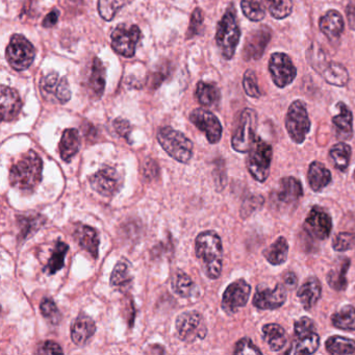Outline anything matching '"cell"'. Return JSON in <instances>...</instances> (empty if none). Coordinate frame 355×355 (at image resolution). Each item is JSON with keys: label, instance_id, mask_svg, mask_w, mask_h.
I'll use <instances>...</instances> for the list:
<instances>
[{"label": "cell", "instance_id": "obj_33", "mask_svg": "<svg viewBox=\"0 0 355 355\" xmlns=\"http://www.w3.org/2000/svg\"><path fill=\"white\" fill-rule=\"evenodd\" d=\"M331 323L338 329L355 331V307L345 305L331 315Z\"/></svg>", "mask_w": 355, "mask_h": 355}, {"label": "cell", "instance_id": "obj_32", "mask_svg": "<svg viewBox=\"0 0 355 355\" xmlns=\"http://www.w3.org/2000/svg\"><path fill=\"white\" fill-rule=\"evenodd\" d=\"M130 268V263L126 261H119L114 268L111 275V286L116 290L125 292L132 286V276Z\"/></svg>", "mask_w": 355, "mask_h": 355}, {"label": "cell", "instance_id": "obj_27", "mask_svg": "<svg viewBox=\"0 0 355 355\" xmlns=\"http://www.w3.org/2000/svg\"><path fill=\"white\" fill-rule=\"evenodd\" d=\"M263 338L270 350L278 352L286 346L288 334L279 324L270 323L263 326Z\"/></svg>", "mask_w": 355, "mask_h": 355}, {"label": "cell", "instance_id": "obj_40", "mask_svg": "<svg viewBox=\"0 0 355 355\" xmlns=\"http://www.w3.org/2000/svg\"><path fill=\"white\" fill-rule=\"evenodd\" d=\"M172 288L178 296L188 298L194 292L195 284L188 274L180 271L174 275L173 280H172Z\"/></svg>", "mask_w": 355, "mask_h": 355}, {"label": "cell", "instance_id": "obj_14", "mask_svg": "<svg viewBox=\"0 0 355 355\" xmlns=\"http://www.w3.org/2000/svg\"><path fill=\"white\" fill-rule=\"evenodd\" d=\"M251 286L244 279L236 280L226 288L222 298V309L228 315L236 313L248 302Z\"/></svg>", "mask_w": 355, "mask_h": 355}, {"label": "cell", "instance_id": "obj_42", "mask_svg": "<svg viewBox=\"0 0 355 355\" xmlns=\"http://www.w3.org/2000/svg\"><path fill=\"white\" fill-rule=\"evenodd\" d=\"M272 17L275 19H284L292 14V0H263Z\"/></svg>", "mask_w": 355, "mask_h": 355}, {"label": "cell", "instance_id": "obj_26", "mask_svg": "<svg viewBox=\"0 0 355 355\" xmlns=\"http://www.w3.org/2000/svg\"><path fill=\"white\" fill-rule=\"evenodd\" d=\"M80 147V132L74 128H69L64 132L60 142L59 149L63 161L71 162V159L78 155Z\"/></svg>", "mask_w": 355, "mask_h": 355}, {"label": "cell", "instance_id": "obj_11", "mask_svg": "<svg viewBox=\"0 0 355 355\" xmlns=\"http://www.w3.org/2000/svg\"><path fill=\"white\" fill-rule=\"evenodd\" d=\"M269 71L272 80L278 88H286L292 84L297 76L296 67L288 55L275 53L270 57Z\"/></svg>", "mask_w": 355, "mask_h": 355}, {"label": "cell", "instance_id": "obj_9", "mask_svg": "<svg viewBox=\"0 0 355 355\" xmlns=\"http://www.w3.org/2000/svg\"><path fill=\"white\" fill-rule=\"evenodd\" d=\"M178 336L184 342L202 340L207 334V325L202 315L198 311H186L180 313L175 322Z\"/></svg>", "mask_w": 355, "mask_h": 355}, {"label": "cell", "instance_id": "obj_7", "mask_svg": "<svg viewBox=\"0 0 355 355\" xmlns=\"http://www.w3.org/2000/svg\"><path fill=\"white\" fill-rule=\"evenodd\" d=\"M257 126V113L253 110L245 109L239 118L238 125L232 139V146L240 153H246L250 150L255 138Z\"/></svg>", "mask_w": 355, "mask_h": 355}, {"label": "cell", "instance_id": "obj_43", "mask_svg": "<svg viewBox=\"0 0 355 355\" xmlns=\"http://www.w3.org/2000/svg\"><path fill=\"white\" fill-rule=\"evenodd\" d=\"M124 5L125 0H98L99 15L107 21H111Z\"/></svg>", "mask_w": 355, "mask_h": 355}, {"label": "cell", "instance_id": "obj_45", "mask_svg": "<svg viewBox=\"0 0 355 355\" xmlns=\"http://www.w3.org/2000/svg\"><path fill=\"white\" fill-rule=\"evenodd\" d=\"M243 88L248 96L252 98H259L261 93L259 91V84H257V76L252 70H247L243 78Z\"/></svg>", "mask_w": 355, "mask_h": 355}, {"label": "cell", "instance_id": "obj_17", "mask_svg": "<svg viewBox=\"0 0 355 355\" xmlns=\"http://www.w3.org/2000/svg\"><path fill=\"white\" fill-rule=\"evenodd\" d=\"M271 31L267 26H263V28L251 33L247 38L244 51H243L245 61H250V60L257 61L261 59L265 53L268 43L271 40Z\"/></svg>", "mask_w": 355, "mask_h": 355}, {"label": "cell", "instance_id": "obj_30", "mask_svg": "<svg viewBox=\"0 0 355 355\" xmlns=\"http://www.w3.org/2000/svg\"><path fill=\"white\" fill-rule=\"evenodd\" d=\"M321 74L325 82L331 86L345 87L349 82L348 70L336 62L329 61Z\"/></svg>", "mask_w": 355, "mask_h": 355}, {"label": "cell", "instance_id": "obj_36", "mask_svg": "<svg viewBox=\"0 0 355 355\" xmlns=\"http://www.w3.org/2000/svg\"><path fill=\"white\" fill-rule=\"evenodd\" d=\"M196 98L200 105L211 107L220 99V91L215 85L200 82L197 85Z\"/></svg>", "mask_w": 355, "mask_h": 355}, {"label": "cell", "instance_id": "obj_34", "mask_svg": "<svg viewBox=\"0 0 355 355\" xmlns=\"http://www.w3.org/2000/svg\"><path fill=\"white\" fill-rule=\"evenodd\" d=\"M329 157L334 168L340 172H345L348 169L350 163L351 147L346 143H338L330 149Z\"/></svg>", "mask_w": 355, "mask_h": 355}, {"label": "cell", "instance_id": "obj_19", "mask_svg": "<svg viewBox=\"0 0 355 355\" xmlns=\"http://www.w3.org/2000/svg\"><path fill=\"white\" fill-rule=\"evenodd\" d=\"M96 331L95 322L89 315L80 313L71 325L72 342L78 346H84Z\"/></svg>", "mask_w": 355, "mask_h": 355}, {"label": "cell", "instance_id": "obj_20", "mask_svg": "<svg viewBox=\"0 0 355 355\" xmlns=\"http://www.w3.org/2000/svg\"><path fill=\"white\" fill-rule=\"evenodd\" d=\"M22 109V101L14 89L1 86V117L3 121H13Z\"/></svg>", "mask_w": 355, "mask_h": 355}, {"label": "cell", "instance_id": "obj_52", "mask_svg": "<svg viewBox=\"0 0 355 355\" xmlns=\"http://www.w3.org/2000/svg\"><path fill=\"white\" fill-rule=\"evenodd\" d=\"M59 82V74L51 72L41 80V88L44 92L53 93L57 89Z\"/></svg>", "mask_w": 355, "mask_h": 355}, {"label": "cell", "instance_id": "obj_49", "mask_svg": "<svg viewBox=\"0 0 355 355\" xmlns=\"http://www.w3.org/2000/svg\"><path fill=\"white\" fill-rule=\"evenodd\" d=\"M234 354H261V351L253 344L251 338H243L239 340L234 347Z\"/></svg>", "mask_w": 355, "mask_h": 355}, {"label": "cell", "instance_id": "obj_41", "mask_svg": "<svg viewBox=\"0 0 355 355\" xmlns=\"http://www.w3.org/2000/svg\"><path fill=\"white\" fill-rule=\"evenodd\" d=\"M306 59L309 61V65L320 74L322 73L327 64L329 63L325 51L317 43H313L311 47H309L306 53Z\"/></svg>", "mask_w": 355, "mask_h": 355}, {"label": "cell", "instance_id": "obj_5", "mask_svg": "<svg viewBox=\"0 0 355 355\" xmlns=\"http://www.w3.org/2000/svg\"><path fill=\"white\" fill-rule=\"evenodd\" d=\"M273 149L269 143L257 137L247 157V168L249 173L257 182H265L269 178Z\"/></svg>", "mask_w": 355, "mask_h": 355}, {"label": "cell", "instance_id": "obj_56", "mask_svg": "<svg viewBox=\"0 0 355 355\" xmlns=\"http://www.w3.org/2000/svg\"><path fill=\"white\" fill-rule=\"evenodd\" d=\"M347 19H348L349 28L355 31V5L350 3L346 9Z\"/></svg>", "mask_w": 355, "mask_h": 355}, {"label": "cell", "instance_id": "obj_16", "mask_svg": "<svg viewBox=\"0 0 355 355\" xmlns=\"http://www.w3.org/2000/svg\"><path fill=\"white\" fill-rule=\"evenodd\" d=\"M286 301V290L282 284H277L273 290L269 288H257L252 303L261 311H273L279 309Z\"/></svg>", "mask_w": 355, "mask_h": 355}, {"label": "cell", "instance_id": "obj_1", "mask_svg": "<svg viewBox=\"0 0 355 355\" xmlns=\"http://www.w3.org/2000/svg\"><path fill=\"white\" fill-rule=\"evenodd\" d=\"M196 255L207 277L217 279L220 277L223 266V247L217 232L213 230L201 232L196 239Z\"/></svg>", "mask_w": 355, "mask_h": 355}, {"label": "cell", "instance_id": "obj_39", "mask_svg": "<svg viewBox=\"0 0 355 355\" xmlns=\"http://www.w3.org/2000/svg\"><path fill=\"white\" fill-rule=\"evenodd\" d=\"M243 14L251 21L259 22L265 18L266 5L263 0H242Z\"/></svg>", "mask_w": 355, "mask_h": 355}, {"label": "cell", "instance_id": "obj_37", "mask_svg": "<svg viewBox=\"0 0 355 355\" xmlns=\"http://www.w3.org/2000/svg\"><path fill=\"white\" fill-rule=\"evenodd\" d=\"M89 85H90L94 94L101 97L105 87V69L103 63L98 59H95L93 62Z\"/></svg>", "mask_w": 355, "mask_h": 355}, {"label": "cell", "instance_id": "obj_3", "mask_svg": "<svg viewBox=\"0 0 355 355\" xmlns=\"http://www.w3.org/2000/svg\"><path fill=\"white\" fill-rule=\"evenodd\" d=\"M241 31L236 21V10L230 6L218 24L216 42L224 59L232 60L240 42Z\"/></svg>", "mask_w": 355, "mask_h": 355}, {"label": "cell", "instance_id": "obj_6", "mask_svg": "<svg viewBox=\"0 0 355 355\" xmlns=\"http://www.w3.org/2000/svg\"><path fill=\"white\" fill-rule=\"evenodd\" d=\"M286 128L293 142L296 144L304 142L311 130V120L304 103L296 101L290 105L286 113Z\"/></svg>", "mask_w": 355, "mask_h": 355}, {"label": "cell", "instance_id": "obj_25", "mask_svg": "<svg viewBox=\"0 0 355 355\" xmlns=\"http://www.w3.org/2000/svg\"><path fill=\"white\" fill-rule=\"evenodd\" d=\"M74 238L83 249L96 259L99 247V236L96 230L90 226L80 225L74 232Z\"/></svg>", "mask_w": 355, "mask_h": 355}, {"label": "cell", "instance_id": "obj_54", "mask_svg": "<svg viewBox=\"0 0 355 355\" xmlns=\"http://www.w3.org/2000/svg\"><path fill=\"white\" fill-rule=\"evenodd\" d=\"M37 353L39 354H53V353H63V349L61 348L59 344L53 342V340H47V342L43 343L40 347H39Z\"/></svg>", "mask_w": 355, "mask_h": 355}, {"label": "cell", "instance_id": "obj_12", "mask_svg": "<svg viewBox=\"0 0 355 355\" xmlns=\"http://www.w3.org/2000/svg\"><path fill=\"white\" fill-rule=\"evenodd\" d=\"M304 230L315 240L325 241L332 230V219L323 207H311L304 221Z\"/></svg>", "mask_w": 355, "mask_h": 355}, {"label": "cell", "instance_id": "obj_8", "mask_svg": "<svg viewBox=\"0 0 355 355\" xmlns=\"http://www.w3.org/2000/svg\"><path fill=\"white\" fill-rule=\"evenodd\" d=\"M8 62L13 69L24 71L28 69L36 57L32 43L21 35H14L6 53Z\"/></svg>", "mask_w": 355, "mask_h": 355}, {"label": "cell", "instance_id": "obj_50", "mask_svg": "<svg viewBox=\"0 0 355 355\" xmlns=\"http://www.w3.org/2000/svg\"><path fill=\"white\" fill-rule=\"evenodd\" d=\"M55 97L61 101V103H66L71 98V90H70L69 83L66 78H61L57 89L55 91Z\"/></svg>", "mask_w": 355, "mask_h": 355}, {"label": "cell", "instance_id": "obj_15", "mask_svg": "<svg viewBox=\"0 0 355 355\" xmlns=\"http://www.w3.org/2000/svg\"><path fill=\"white\" fill-rule=\"evenodd\" d=\"M190 120L201 132H205L211 144H217L222 137V125L219 119L205 109H196L191 113Z\"/></svg>", "mask_w": 355, "mask_h": 355}, {"label": "cell", "instance_id": "obj_24", "mask_svg": "<svg viewBox=\"0 0 355 355\" xmlns=\"http://www.w3.org/2000/svg\"><path fill=\"white\" fill-rule=\"evenodd\" d=\"M307 180L313 192H320L331 182V172L320 162H313L307 172Z\"/></svg>", "mask_w": 355, "mask_h": 355}, {"label": "cell", "instance_id": "obj_48", "mask_svg": "<svg viewBox=\"0 0 355 355\" xmlns=\"http://www.w3.org/2000/svg\"><path fill=\"white\" fill-rule=\"evenodd\" d=\"M20 223L22 225V234L24 238L33 232H36L43 224V217L41 216H32V217H20Z\"/></svg>", "mask_w": 355, "mask_h": 355}, {"label": "cell", "instance_id": "obj_47", "mask_svg": "<svg viewBox=\"0 0 355 355\" xmlns=\"http://www.w3.org/2000/svg\"><path fill=\"white\" fill-rule=\"evenodd\" d=\"M315 326L313 324V320L307 317H302L295 322L294 332L296 338H301V336H309V334L315 332Z\"/></svg>", "mask_w": 355, "mask_h": 355}, {"label": "cell", "instance_id": "obj_38", "mask_svg": "<svg viewBox=\"0 0 355 355\" xmlns=\"http://www.w3.org/2000/svg\"><path fill=\"white\" fill-rule=\"evenodd\" d=\"M68 250H69V246L67 244L63 242H58L55 248H53L51 259H49L46 268H45V271L51 275L60 271L64 267L66 253L68 252Z\"/></svg>", "mask_w": 355, "mask_h": 355}, {"label": "cell", "instance_id": "obj_13", "mask_svg": "<svg viewBox=\"0 0 355 355\" xmlns=\"http://www.w3.org/2000/svg\"><path fill=\"white\" fill-rule=\"evenodd\" d=\"M91 187L103 197H113L123 184V176L113 167H105L90 178Z\"/></svg>", "mask_w": 355, "mask_h": 355}, {"label": "cell", "instance_id": "obj_29", "mask_svg": "<svg viewBox=\"0 0 355 355\" xmlns=\"http://www.w3.org/2000/svg\"><path fill=\"white\" fill-rule=\"evenodd\" d=\"M320 336L313 332L309 336L297 338L291 345L290 349L286 351V354H313L319 349Z\"/></svg>", "mask_w": 355, "mask_h": 355}, {"label": "cell", "instance_id": "obj_55", "mask_svg": "<svg viewBox=\"0 0 355 355\" xmlns=\"http://www.w3.org/2000/svg\"><path fill=\"white\" fill-rule=\"evenodd\" d=\"M58 19H59V13L58 11H53L45 17L44 21H43V26L44 28H53L55 24H58Z\"/></svg>", "mask_w": 355, "mask_h": 355}, {"label": "cell", "instance_id": "obj_51", "mask_svg": "<svg viewBox=\"0 0 355 355\" xmlns=\"http://www.w3.org/2000/svg\"><path fill=\"white\" fill-rule=\"evenodd\" d=\"M203 14L200 9H196L191 16L190 26H189L188 38H193L198 34L200 26H202Z\"/></svg>", "mask_w": 355, "mask_h": 355}, {"label": "cell", "instance_id": "obj_2", "mask_svg": "<svg viewBox=\"0 0 355 355\" xmlns=\"http://www.w3.org/2000/svg\"><path fill=\"white\" fill-rule=\"evenodd\" d=\"M42 159L35 151H28L11 168L10 182L21 192H33L42 180Z\"/></svg>", "mask_w": 355, "mask_h": 355}, {"label": "cell", "instance_id": "obj_18", "mask_svg": "<svg viewBox=\"0 0 355 355\" xmlns=\"http://www.w3.org/2000/svg\"><path fill=\"white\" fill-rule=\"evenodd\" d=\"M302 196V184L297 178L288 176L280 180L279 188L275 194L278 203L282 205H295Z\"/></svg>", "mask_w": 355, "mask_h": 355}, {"label": "cell", "instance_id": "obj_10", "mask_svg": "<svg viewBox=\"0 0 355 355\" xmlns=\"http://www.w3.org/2000/svg\"><path fill=\"white\" fill-rule=\"evenodd\" d=\"M141 39V31L137 26L120 24L112 33V47L116 53L125 58H132Z\"/></svg>", "mask_w": 355, "mask_h": 355}, {"label": "cell", "instance_id": "obj_23", "mask_svg": "<svg viewBox=\"0 0 355 355\" xmlns=\"http://www.w3.org/2000/svg\"><path fill=\"white\" fill-rule=\"evenodd\" d=\"M319 26L326 38L336 40L344 31V19L338 12L330 10L320 19Z\"/></svg>", "mask_w": 355, "mask_h": 355}, {"label": "cell", "instance_id": "obj_21", "mask_svg": "<svg viewBox=\"0 0 355 355\" xmlns=\"http://www.w3.org/2000/svg\"><path fill=\"white\" fill-rule=\"evenodd\" d=\"M336 107L340 114L332 118L334 134L336 138L342 141H349L353 137V115L352 112L344 103H338Z\"/></svg>", "mask_w": 355, "mask_h": 355}, {"label": "cell", "instance_id": "obj_4", "mask_svg": "<svg viewBox=\"0 0 355 355\" xmlns=\"http://www.w3.org/2000/svg\"><path fill=\"white\" fill-rule=\"evenodd\" d=\"M159 141L164 150L180 163L186 164L192 159L193 143L182 132L173 130L170 126L161 128L157 134Z\"/></svg>", "mask_w": 355, "mask_h": 355}, {"label": "cell", "instance_id": "obj_31", "mask_svg": "<svg viewBox=\"0 0 355 355\" xmlns=\"http://www.w3.org/2000/svg\"><path fill=\"white\" fill-rule=\"evenodd\" d=\"M288 241L284 236L277 238L273 244L270 245L267 249L263 251L265 259L273 266L282 265L288 259Z\"/></svg>", "mask_w": 355, "mask_h": 355}, {"label": "cell", "instance_id": "obj_57", "mask_svg": "<svg viewBox=\"0 0 355 355\" xmlns=\"http://www.w3.org/2000/svg\"><path fill=\"white\" fill-rule=\"evenodd\" d=\"M284 280L286 286H288V288H295V286H297V282H298V280H297V276L295 275L293 272H288V273L284 275Z\"/></svg>", "mask_w": 355, "mask_h": 355}, {"label": "cell", "instance_id": "obj_44", "mask_svg": "<svg viewBox=\"0 0 355 355\" xmlns=\"http://www.w3.org/2000/svg\"><path fill=\"white\" fill-rule=\"evenodd\" d=\"M355 234L352 232H343L336 234L332 241V247L338 252L351 250L354 247Z\"/></svg>", "mask_w": 355, "mask_h": 355}, {"label": "cell", "instance_id": "obj_58", "mask_svg": "<svg viewBox=\"0 0 355 355\" xmlns=\"http://www.w3.org/2000/svg\"><path fill=\"white\" fill-rule=\"evenodd\" d=\"M353 178H354V182H355V171H354V174H353Z\"/></svg>", "mask_w": 355, "mask_h": 355}, {"label": "cell", "instance_id": "obj_35", "mask_svg": "<svg viewBox=\"0 0 355 355\" xmlns=\"http://www.w3.org/2000/svg\"><path fill=\"white\" fill-rule=\"evenodd\" d=\"M326 350L330 354H353L355 353V340L340 336H334L325 342Z\"/></svg>", "mask_w": 355, "mask_h": 355}, {"label": "cell", "instance_id": "obj_22", "mask_svg": "<svg viewBox=\"0 0 355 355\" xmlns=\"http://www.w3.org/2000/svg\"><path fill=\"white\" fill-rule=\"evenodd\" d=\"M322 286L317 277H309L297 292L303 309L309 311L321 298Z\"/></svg>", "mask_w": 355, "mask_h": 355}, {"label": "cell", "instance_id": "obj_46", "mask_svg": "<svg viewBox=\"0 0 355 355\" xmlns=\"http://www.w3.org/2000/svg\"><path fill=\"white\" fill-rule=\"evenodd\" d=\"M41 313L44 315L45 319L49 320L51 324H58L61 321V313L58 309L55 303L51 299L45 298L41 302Z\"/></svg>", "mask_w": 355, "mask_h": 355}, {"label": "cell", "instance_id": "obj_53", "mask_svg": "<svg viewBox=\"0 0 355 355\" xmlns=\"http://www.w3.org/2000/svg\"><path fill=\"white\" fill-rule=\"evenodd\" d=\"M114 128H115L116 132L120 135V136L125 138L126 140L130 139V134L132 132V128H130V122L128 120L121 119V118H118L114 121Z\"/></svg>", "mask_w": 355, "mask_h": 355}, {"label": "cell", "instance_id": "obj_28", "mask_svg": "<svg viewBox=\"0 0 355 355\" xmlns=\"http://www.w3.org/2000/svg\"><path fill=\"white\" fill-rule=\"evenodd\" d=\"M350 268V259L348 257H343L338 265L328 272L326 276L328 286L334 291H344L348 286L347 282V272Z\"/></svg>", "mask_w": 355, "mask_h": 355}]
</instances>
